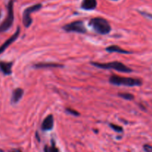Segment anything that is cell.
<instances>
[{
  "label": "cell",
  "instance_id": "7",
  "mask_svg": "<svg viewBox=\"0 0 152 152\" xmlns=\"http://www.w3.org/2000/svg\"><path fill=\"white\" fill-rule=\"evenodd\" d=\"M19 34H20V28L18 27L14 34H13L11 37H9L7 40H5V42L0 46V55L2 54L3 52H4V51L12 44V43H14V42L16 41V39H17L18 37L19 36Z\"/></svg>",
  "mask_w": 152,
  "mask_h": 152
},
{
  "label": "cell",
  "instance_id": "18",
  "mask_svg": "<svg viewBox=\"0 0 152 152\" xmlns=\"http://www.w3.org/2000/svg\"><path fill=\"white\" fill-rule=\"evenodd\" d=\"M143 149L145 152H152V146L150 145L145 144L143 145Z\"/></svg>",
  "mask_w": 152,
  "mask_h": 152
},
{
  "label": "cell",
  "instance_id": "6",
  "mask_svg": "<svg viewBox=\"0 0 152 152\" xmlns=\"http://www.w3.org/2000/svg\"><path fill=\"white\" fill-rule=\"evenodd\" d=\"M62 29L67 32H75L79 33V34L87 33V28L85 26L83 21L82 20L74 21V22L66 24L62 27Z\"/></svg>",
  "mask_w": 152,
  "mask_h": 152
},
{
  "label": "cell",
  "instance_id": "8",
  "mask_svg": "<svg viewBox=\"0 0 152 152\" xmlns=\"http://www.w3.org/2000/svg\"><path fill=\"white\" fill-rule=\"evenodd\" d=\"M53 123H54V119H53V115L50 114L46 116L42 123L41 128L42 131H50L53 128Z\"/></svg>",
  "mask_w": 152,
  "mask_h": 152
},
{
  "label": "cell",
  "instance_id": "15",
  "mask_svg": "<svg viewBox=\"0 0 152 152\" xmlns=\"http://www.w3.org/2000/svg\"><path fill=\"white\" fill-rule=\"evenodd\" d=\"M44 152H59V149L55 146L54 143H52L51 146H45Z\"/></svg>",
  "mask_w": 152,
  "mask_h": 152
},
{
  "label": "cell",
  "instance_id": "4",
  "mask_svg": "<svg viewBox=\"0 0 152 152\" xmlns=\"http://www.w3.org/2000/svg\"><path fill=\"white\" fill-rule=\"evenodd\" d=\"M14 0H10L7 5V16L0 25V33L6 32L13 26L14 21V11H13Z\"/></svg>",
  "mask_w": 152,
  "mask_h": 152
},
{
  "label": "cell",
  "instance_id": "2",
  "mask_svg": "<svg viewBox=\"0 0 152 152\" xmlns=\"http://www.w3.org/2000/svg\"><path fill=\"white\" fill-rule=\"evenodd\" d=\"M91 64L97 68L102 69H115L118 72L125 73H130L133 72L132 69L125 65L124 63L119 61H112L108 63H99V62H91Z\"/></svg>",
  "mask_w": 152,
  "mask_h": 152
},
{
  "label": "cell",
  "instance_id": "12",
  "mask_svg": "<svg viewBox=\"0 0 152 152\" xmlns=\"http://www.w3.org/2000/svg\"><path fill=\"white\" fill-rule=\"evenodd\" d=\"M97 6L96 0H83L81 3V8L85 10H92L96 9Z\"/></svg>",
  "mask_w": 152,
  "mask_h": 152
},
{
  "label": "cell",
  "instance_id": "16",
  "mask_svg": "<svg viewBox=\"0 0 152 152\" xmlns=\"http://www.w3.org/2000/svg\"><path fill=\"white\" fill-rule=\"evenodd\" d=\"M109 126L111 127V128H112L113 130H114V131H116V132H118V133H122L123 131V128H122L121 126H120V125H114V124H109Z\"/></svg>",
  "mask_w": 152,
  "mask_h": 152
},
{
  "label": "cell",
  "instance_id": "3",
  "mask_svg": "<svg viewBox=\"0 0 152 152\" xmlns=\"http://www.w3.org/2000/svg\"><path fill=\"white\" fill-rule=\"evenodd\" d=\"M109 83L116 86H139L142 83V80L138 78L133 77H121L118 75H111L109 77Z\"/></svg>",
  "mask_w": 152,
  "mask_h": 152
},
{
  "label": "cell",
  "instance_id": "19",
  "mask_svg": "<svg viewBox=\"0 0 152 152\" xmlns=\"http://www.w3.org/2000/svg\"><path fill=\"white\" fill-rule=\"evenodd\" d=\"M140 13L142 15H143L145 17H148L149 18V19H152V14H150V13H146V12H143V11H140Z\"/></svg>",
  "mask_w": 152,
  "mask_h": 152
},
{
  "label": "cell",
  "instance_id": "22",
  "mask_svg": "<svg viewBox=\"0 0 152 152\" xmlns=\"http://www.w3.org/2000/svg\"><path fill=\"white\" fill-rule=\"evenodd\" d=\"M13 152H14V151H13Z\"/></svg>",
  "mask_w": 152,
  "mask_h": 152
},
{
  "label": "cell",
  "instance_id": "11",
  "mask_svg": "<svg viewBox=\"0 0 152 152\" xmlns=\"http://www.w3.org/2000/svg\"><path fill=\"white\" fill-rule=\"evenodd\" d=\"M34 67L36 69H45V68H62L64 66L61 63L51 62H41L36 63L34 65Z\"/></svg>",
  "mask_w": 152,
  "mask_h": 152
},
{
  "label": "cell",
  "instance_id": "9",
  "mask_svg": "<svg viewBox=\"0 0 152 152\" xmlns=\"http://www.w3.org/2000/svg\"><path fill=\"white\" fill-rule=\"evenodd\" d=\"M24 95V90L22 88H16L15 89H13V92H12L11 95V98H10V101H11L12 104H16L19 102L21 100V98H22Z\"/></svg>",
  "mask_w": 152,
  "mask_h": 152
},
{
  "label": "cell",
  "instance_id": "13",
  "mask_svg": "<svg viewBox=\"0 0 152 152\" xmlns=\"http://www.w3.org/2000/svg\"><path fill=\"white\" fill-rule=\"evenodd\" d=\"M105 51H107L108 52H110V53H113V52H116V53L119 54H123V55H130V54H132V52L130 51L126 50V49H122L120 46H109L108 47H107L105 49Z\"/></svg>",
  "mask_w": 152,
  "mask_h": 152
},
{
  "label": "cell",
  "instance_id": "20",
  "mask_svg": "<svg viewBox=\"0 0 152 152\" xmlns=\"http://www.w3.org/2000/svg\"><path fill=\"white\" fill-rule=\"evenodd\" d=\"M0 17H1V11H0Z\"/></svg>",
  "mask_w": 152,
  "mask_h": 152
},
{
  "label": "cell",
  "instance_id": "1",
  "mask_svg": "<svg viewBox=\"0 0 152 152\" xmlns=\"http://www.w3.org/2000/svg\"><path fill=\"white\" fill-rule=\"evenodd\" d=\"M89 25L95 32L101 35L108 34L111 31V26L108 21L99 16L91 19Z\"/></svg>",
  "mask_w": 152,
  "mask_h": 152
},
{
  "label": "cell",
  "instance_id": "10",
  "mask_svg": "<svg viewBox=\"0 0 152 152\" xmlns=\"http://www.w3.org/2000/svg\"><path fill=\"white\" fill-rule=\"evenodd\" d=\"M13 62L0 61V72L4 75H10L12 74Z\"/></svg>",
  "mask_w": 152,
  "mask_h": 152
},
{
  "label": "cell",
  "instance_id": "14",
  "mask_svg": "<svg viewBox=\"0 0 152 152\" xmlns=\"http://www.w3.org/2000/svg\"><path fill=\"white\" fill-rule=\"evenodd\" d=\"M118 95L122 98L128 100V101H132L134 98V95L132 93H129V92H120L118 93Z\"/></svg>",
  "mask_w": 152,
  "mask_h": 152
},
{
  "label": "cell",
  "instance_id": "17",
  "mask_svg": "<svg viewBox=\"0 0 152 152\" xmlns=\"http://www.w3.org/2000/svg\"><path fill=\"white\" fill-rule=\"evenodd\" d=\"M66 111L68 112V113H70V114L73 115V116H78L80 115V113H79L78 111H77V110H73L72 108H66Z\"/></svg>",
  "mask_w": 152,
  "mask_h": 152
},
{
  "label": "cell",
  "instance_id": "21",
  "mask_svg": "<svg viewBox=\"0 0 152 152\" xmlns=\"http://www.w3.org/2000/svg\"><path fill=\"white\" fill-rule=\"evenodd\" d=\"M112 1H118V0H112Z\"/></svg>",
  "mask_w": 152,
  "mask_h": 152
},
{
  "label": "cell",
  "instance_id": "5",
  "mask_svg": "<svg viewBox=\"0 0 152 152\" xmlns=\"http://www.w3.org/2000/svg\"><path fill=\"white\" fill-rule=\"evenodd\" d=\"M42 4L38 3V4L30 6V7H27L24 10L23 13H22V23L25 28H29L32 24L33 19L31 16V13L39 10L42 8Z\"/></svg>",
  "mask_w": 152,
  "mask_h": 152
}]
</instances>
